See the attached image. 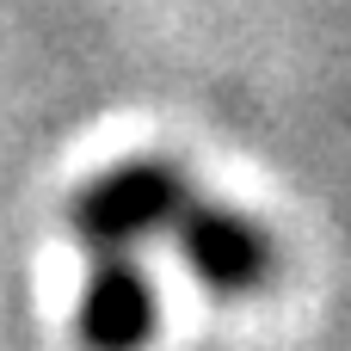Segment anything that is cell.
I'll return each mask as SVG.
<instances>
[{
  "label": "cell",
  "mask_w": 351,
  "mask_h": 351,
  "mask_svg": "<svg viewBox=\"0 0 351 351\" xmlns=\"http://www.w3.org/2000/svg\"><path fill=\"white\" fill-rule=\"evenodd\" d=\"M154 333V290L136 265L99 259L80 296V346L86 351H142Z\"/></svg>",
  "instance_id": "7a4b0ae2"
},
{
  "label": "cell",
  "mask_w": 351,
  "mask_h": 351,
  "mask_svg": "<svg viewBox=\"0 0 351 351\" xmlns=\"http://www.w3.org/2000/svg\"><path fill=\"white\" fill-rule=\"evenodd\" d=\"M179 247H185L191 271H197L210 290H222V296L253 290V284L265 278V265H271L265 234H253V228H247L241 216H228V210H185V216H179Z\"/></svg>",
  "instance_id": "3957f363"
},
{
  "label": "cell",
  "mask_w": 351,
  "mask_h": 351,
  "mask_svg": "<svg viewBox=\"0 0 351 351\" xmlns=\"http://www.w3.org/2000/svg\"><path fill=\"white\" fill-rule=\"evenodd\" d=\"M179 216H185V185L167 167H123L111 179H93L74 197V228L93 247H130Z\"/></svg>",
  "instance_id": "6da1fadb"
}]
</instances>
